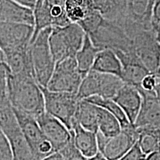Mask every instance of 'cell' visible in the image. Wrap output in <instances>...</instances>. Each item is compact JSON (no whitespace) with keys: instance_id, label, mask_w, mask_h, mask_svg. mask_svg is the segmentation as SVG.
Wrapping results in <instances>:
<instances>
[{"instance_id":"obj_1","label":"cell","mask_w":160,"mask_h":160,"mask_svg":"<svg viewBox=\"0 0 160 160\" xmlns=\"http://www.w3.org/2000/svg\"><path fill=\"white\" fill-rule=\"evenodd\" d=\"M7 95L12 108L16 111L35 118L45 112L41 86L32 76L8 73Z\"/></svg>"},{"instance_id":"obj_2","label":"cell","mask_w":160,"mask_h":160,"mask_svg":"<svg viewBox=\"0 0 160 160\" xmlns=\"http://www.w3.org/2000/svg\"><path fill=\"white\" fill-rule=\"evenodd\" d=\"M51 28L39 32L29 45V53L33 77L41 87L47 88L53 74L56 62L49 46Z\"/></svg>"},{"instance_id":"obj_3","label":"cell","mask_w":160,"mask_h":160,"mask_svg":"<svg viewBox=\"0 0 160 160\" xmlns=\"http://www.w3.org/2000/svg\"><path fill=\"white\" fill-rule=\"evenodd\" d=\"M85 34L77 23L53 28L49 36V46L55 62L67 57H75L82 45Z\"/></svg>"},{"instance_id":"obj_4","label":"cell","mask_w":160,"mask_h":160,"mask_svg":"<svg viewBox=\"0 0 160 160\" xmlns=\"http://www.w3.org/2000/svg\"><path fill=\"white\" fill-rule=\"evenodd\" d=\"M88 36L93 45L100 50H111L116 54L134 53L133 41L117 22L105 18L99 28Z\"/></svg>"},{"instance_id":"obj_5","label":"cell","mask_w":160,"mask_h":160,"mask_svg":"<svg viewBox=\"0 0 160 160\" xmlns=\"http://www.w3.org/2000/svg\"><path fill=\"white\" fill-rule=\"evenodd\" d=\"M33 13L34 32L31 41L44 29L64 27L71 23L65 12V0H39Z\"/></svg>"},{"instance_id":"obj_6","label":"cell","mask_w":160,"mask_h":160,"mask_svg":"<svg viewBox=\"0 0 160 160\" xmlns=\"http://www.w3.org/2000/svg\"><path fill=\"white\" fill-rule=\"evenodd\" d=\"M44 96L45 111L61 121L71 131L72 123L80 99L77 94L53 92L41 87Z\"/></svg>"},{"instance_id":"obj_7","label":"cell","mask_w":160,"mask_h":160,"mask_svg":"<svg viewBox=\"0 0 160 160\" xmlns=\"http://www.w3.org/2000/svg\"><path fill=\"white\" fill-rule=\"evenodd\" d=\"M82 79L83 77L77 70L75 57H67L56 63L46 88L53 92L77 94Z\"/></svg>"},{"instance_id":"obj_8","label":"cell","mask_w":160,"mask_h":160,"mask_svg":"<svg viewBox=\"0 0 160 160\" xmlns=\"http://www.w3.org/2000/svg\"><path fill=\"white\" fill-rule=\"evenodd\" d=\"M22 133L28 144L36 160L56 153L51 144L46 139L35 117L13 109Z\"/></svg>"},{"instance_id":"obj_9","label":"cell","mask_w":160,"mask_h":160,"mask_svg":"<svg viewBox=\"0 0 160 160\" xmlns=\"http://www.w3.org/2000/svg\"><path fill=\"white\" fill-rule=\"evenodd\" d=\"M157 0H126L121 25L130 38L139 31L151 29V17Z\"/></svg>"},{"instance_id":"obj_10","label":"cell","mask_w":160,"mask_h":160,"mask_svg":"<svg viewBox=\"0 0 160 160\" xmlns=\"http://www.w3.org/2000/svg\"><path fill=\"white\" fill-rule=\"evenodd\" d=\"M137 59L150 73L155 74L160 65V44L152 30H143L131 37Z\"/></svg>"},{"instance_id":"obj_11","label":"cell","mask_w":160,"mask_h":160,"mask_svg":"<svg viewBox=\"0 0 160 160\" xmlns=\"http://www.w3.org/2000/svg\"><path fill=\"white\" fill-rule=\"evenodd\" d=\"M138 137L133 125L129 128L122 129L120 133L111 137H106L97 132L99 153L108 160H118L137 142Z\"/></svg>"},{"instance_id":"obj_12","label":"cell","mask_w":160,"mask_h":160,"mask_svg":"<svg viewBox=\"0 0 160 160\" xmlns=\"http://www.w3.org/2000/svg\"><path fill=\"white\" fill-rule=\"evenodd\" d=\"M34 27L28 24L0 22V48L5 54L26 49L33 37Z\"/></svg>"},{"instance_id":"obj_13","label":"cell","mask_w":160,"mask_h":160,"mask_svg":"<svg viewBox=\"0 0 160 160\" xmlns=\"http://www.w3.org/2000/svg\"><path fill=\"white\" fill-rule=\"evenodd\" d=\"M37 121L46 139L56 153L61 151L73 141V133L64 124L46 112L39 116Z\"/></svg>"},{"instance_id":"obj_14","label":"cell","mask_w":160,"mask_h":160,"mask_svg":"<svg viewBox=\"0 0 160 160\" xmlns=\"http://www.w3.org/2000/svg\"><path fill=\"white\" fill-rule=\"evenodd\" d=\"M142 97L141 108L133 126L135 128H148L160 126V103L154 93L140 92Z\"/></svg>"},{"instance_id":"obj_15","label":"cell","mask_w":160,"mask_h":160,"mask_svg":"<svg viewBox=\"0 0 160 160\" xmlns=\"http://www.w3.org/2000/svg\"><path fill=\"white\" fill-rule=\"evenodd\" d=\"M112 99L122 110L131 124L133 125L142 102V97L139 90L125 84Z\"/></svg>"},{"instance_id":"obj_16","label":"cell","mask_w":160,"mask_h":160,"mask_svg":"<svg viewBox=\"0 0 160 160\" xmlns=\"http://www.w3.org/2000/svg\"><path fill=\"white\" fill-rule=\"evenodd\" d=\"M117 56L122 63L121 79L127 85L139 89L142 81L149 72L137 59L134 53H117Z\"/></svg>"},{"instance_id":"obj_17","label":"cell","mask_w":160,"mask_h":160,"mask_svg":"<svg viewBox=\"0 0 160 160\" xmlns=\"http://www.w3.org/2000/svg\"><path fill=\"white\" fill-rule=\"evenodd\" d=\"M71 131L73 145L83 156L89 159L99 152L97 133L82 128L76 121L72 123Z\"/></svg>"},{"instance_id":"obj_18","label":"cell","mask_w":160,"mask_h":160,"mask_svg":"<svg viewBox=\"0 0 160 160\" xmlns=\"http://www.w3.org/2000/svg\"><path fill=\"white\" fill-rule=\"evenodd\" d=\"M122 69L121 62L114 52L111 50L103 49L97 53L91 71L121 78Z\"/></svg>"},{"instance_id":"obj_19","label":"cell","mask_w":160,"mask_h":160,"mask_svg":"<svg viewBox=\"0 0 160 160\" xmlns=\"http://www.w3.org/2000/svg\"><path fill=\"white\" fill-rule=\"evenodd\" d=\"M5 57L10 71L9 73L13 75H27L33 77L29 47L26 49L6 53Z\"/></svg>"},{"instance_id":"obj_20","label":"cell","mask_w":160,"mask_h":160,"mask_svg":"<svg viewBox=\"0 0 160 160\" xmlns=\"http://www.w3.org/2000/svg\"><path fill=\"white\" fill-rule=\"evenodd\" d=\"M73 121L77 122L82 128L97 133L98 106L86 100H80Z\"/></svg>"},{"instance_id":"obj_21","label":"cell","mask_w":160,"mask_h":160,"mask_svg":"<svg viewBox=\"0 0 160 160\" xmlns=\"http://www.w3.org/2000/svg\"><path fill=\"white\" fill-rule=\"evenodd\" d=\"M99 51L101 50L93 45L89 36L85 34L82 45L75 56L77 70L83 78L91 70Z\"/></svg>"},{"instance_id":"obj_22","label":"cell","mask_w":160,"mask_h":160,"mask_svg":"<svg viewBox=\"0 0 160 160\" xmlns=\"http://www.w3.org/2000/svg\"><path fill=\"white\" fill-rule=\"evenodd\" d=\"M93 6L106 19L122 22L126 0H91Z\"/></svg>"},{"instance_id":"obj_23","label":"cell","mask_w":160,"mask_h":160,"mask_svg":"<svg viewBox=\"0 0 160 160\" xmlns=\"http://www.w3.org/2000/svg\"><path fill=\"white\" fill-rule=\"evenodd\" d=\"M97 73V96L112 99L125 82L117 76Z\"/></svg>"},{"instance_id":"obj_24","label":"cell","mask_w":160,"mask_h":160,"mask_svg":"<svg viewBox=\"0 0 160 160\" xmlns=\"http://www.w3.org/2000/svg\"><path fill=\"white\" fill-rule=\"evenodd\" d=\"M83 100V99H82ZM88 102L102 108L106 110L113 115L117 119L119 120L120 125H121L122 129H127L133 126V125L131 124L128 121L127 117H126L122 110L119 108V106L111 99H105V98L97 97H90L88 99H84Z\"/></svg>"},{"instance_id":"obj_25","label":"cell","mask_w":160,"mask_h":160,"mask_svg":"<svg viewBox=\"0 0 160 160\" xmlns=\"http://www.w3.org/2000/svg\"><path fill=\"white\" fill-rule=\"evenodd\" d=\"M93 8L91 0H65V12L70 22L78 24Z\"/></svg>"},{"instance_id":"obj_26","label":"cell","mask_w":160,"mask_h":160,"mask_svg":"<svg viewBox=\"0 0 160 160\" xmlns=\"http://www.w3.org/2000/svg\"><path fill=\"white\" fill-rule=\"evenodd\" d=\"M122 131L119 120L106 110L98 107V131L106 137L118 134Z\"/></svg>"},{"instance_id":"obj_27","label":"cell","mask_w":160,"mask_h":160,"mask_svg":"<svg viewBox=\"0 0 160 160\" xmlns=\"http://www.w3.org/2000/svg\"><path fill=\"white\" fill-rule=\"evenodd\" d=\"M137 131L139 135L137 143L140 149L146 156L159 151V144L160 142L159 138L147 131L137 130Z\"/></svg>"},{"instance_id":"obj_28","label":"cell","mask_w":160,"mask_h":160,"mask_svg":"<svg viewBox=\"0 0 160 160\" xmlns=\"http://www.w3.org/2000/svg\"><path fill=\"white\" fill-rule=\"evenodd\" d=\"M104 19L105 17L101 14V13L97 9L93 8L81 22L78 23V25L82 28L86 34L91 35L99 28Z\"/></svg>"},{"instance_id":"obj_29","label":"cell","mask_w":160,"mask_h":160,"mask_svg":"<svg viewBox=\"0 0 160 160\" xmlns=\"http://www.w3.org/2000/svg\"><path fill=\"white\" fill-rule=\"evenodd\" d=\"M58 153L62 155L64 160H88L87 157L83 156L76 148L73 141Z\"/></svg>"},{"instance_id":"obj_30","label":"cell","mask_w":160,"mask_h":160,"mask_svg":"<svg viewBox=\"0 0 160 160\" xmlns=\"http://www.w3.org/2000/svg\"><path fill=\"white\" fill-rule=\"evenodd\" d=\"M9 73L7 64L0 63V102L8 99L7 95V78Z\"/></svg>"},{"instance_id":"obj_31","label":"cell","mask_w":160,"mask_h":160,"mask_svg":"<svg viewBox=\"0 0 160 160\" xmlns=\"http://www.w3.org/2000/svg\"><path fill=\"white\" fill-rule=\"evenodd\" d=\"M157 83V77L153 73H149L144 78L142 81L139 92H147V93H154V89Z\"/></svg>"},{"instance_id":"obj_32","label":"cell","mask_w":160,"mask_h":160,"mask_svg":"<svg viewBox=\"0 0 160 160\" xmlns=\"http://www.w3.org/2000/svg\"><path fill=\"white\" fill-rule=\"evenodd\" d=\"M0 160H12V153L8 140L0 128Z\"/></svg>"},{"instance_id":"obj_33","label":"cell","mask_w":160,"mask_h":160,"mask_svg":"<svg viewBox=\"0 0 160 160\" xmlns=\"http://www.w3.org/2000/svg\"><path fill=\"white\" fill-rule=\"evenodd\" d=\"M146 156L140 149L137 142L133 147L118 160H145Z\"/></svg>"},{"instance_id":"obj_34","label":"cell","mask_w":160,"mask_h":160,"mask_svg":"<svg viewBox=\"0 0 160 160\" xmlns=\"http://www.w3.org/2000/svg\"><path fill=\"white\" fill-rule=\"evenodd\" d=\"M151 25L152 31L154 33L160 29V0H157L153 7Z\"/></svg>"},{"instance_id":"obj_35","label":"cell","mask_w":160,"mask_h":160,"mask_svg":"<svg viewBox=\"0 0 160 160\" xmlns=\"http://www.w3.org/2000/svg\"><path fill=\"white\" fill-rule=\"evenodd\" d=\"M11 1L14 2L18 5H20L33 11L39 0H11Z\"/></svg>"},{"instance_id":"obj_36","label":"cell","mask_w":160,"mask_h":160,"mask_svg":"<svg viewBox=\"0 0 160 160\" xmlns=\"http://www.w3.org/2000/svg\"><path fill=\"white\" fill-rule=\"evenodd\" d=\"M42 160H64L62 155L60 154L59 153H54L53 154L48 156V157L44 158Z\"/></svg>"},{"instance_id":"obj_37","label":"cell","mask_w":160,"mask_h":160,"mask_svg":"<svg viewBox=\"0 0 160 160\" xmlns=\"http://www.w3.org/2000/svg\"><path fill=\"white\" fill-rule=\"evenodd\" d=\"M145 160H160V152L157 151L151 153L146 157Z\"/></svg>"},{"instance_id":"obj_38","label":"cell","mask_w":160,"mask_h":160,"mask_svg":"<svg viewBox=\"0 0 160 160\" xmlns=\"http://www.w3.org/2000/svg\"><path fill=\"white\" fill-rule=\"evenodd\" d=\"M155 97L160 103V77H157V83L154 89Z\"/></svg>"},{"instance_id":"obj_39","label":"cell","mask_w":160,"mask_h":160,"mask_svg":"<svg viewBox=\"0 0 160 160\" xmlns=\"http://www.w3.org/2000/svg\"><path fill=\"white\" fill-rule=\"evenodd\" d=\"M88 160H108V159H106L101 154V153L98 152L97 154H96L95 156H93V157L89 158Z\"/></svg>"},{"instance_id":"obj_40","label":"cell","mask_w":160,"mask_h":160,"mask_svg":"<svg viewBox=\"0 0 160 160\" xmlns=\"http://www.w3.org/2000/svg\"><path fill=\"white\" fill-rule=\"evenodd\" d=\"M155 33H156V37H157L158 42H159L160 44V29L159 30V31H157V32H156ZM156 76H157V77H160V65H159V69H158V71L157 72V73H156Z\"/></svg>"},{"instance_id":"obj_41","label":"cell","mask_w":160,"mask_h":160,"mask_svg":"<svg viewBox=\"0 0 160 160\" xmlns=\"http://www.w3.org/2000/svg\"><path fill=\"white\" fill-rule=\"evenodd\" d=\"M159 151L160 152V142H159Z\"/></svg>"}]
</instances>
